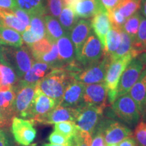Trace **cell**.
Instances as JSON below:
<instances>
[{
	"label": "cell",
	"instance_id": "1",
	"mask_svg": "<svg viewBox=\"0 0 146 146\" xmlns=\"http://www.w3.org/2000/svg\"><path fill=\"white\" fill-rule=\"evenodd\" d=\"M72 79V74L65 68H56L42 78L37 83V87L59 104L66 88Z\"/></svg>",
	"mask_w": 146,
	"mask_h": 146
},
{
	"label": "cell",
	"instance_id": "2",
	"mask_svg": "<svg viewBox=\"0 0 146 146\" xmlns=\"http://www.w3.org/2000/svg\"><path fill=\"white\" fill-rule=\"evenodd\" d=\"M29 50L25 47H0V62L13 69L21 78L31 68L34 61Z\"/></svg>",
	"mask_w": 146,
	"mask_h": 146
},
{
	"label": "cell",
	"instance_id": "3",
	"mask_svg": "<svg viewBox=\"0 0 146 146\" xmlns=\"http://www.w3.org/2000/svg\"><path fill=\"white\" fill-rule=\"evenodd\" d=\"M138 56V53L134 50L123 57L111 62L108 68L104 81L107 90L108 101L110 104H112L116 99L118 83L124 70L131 60Z\"/></svg>",
	"mask_w": 146,
	"mask_h": 146
},
{
	"label": "cell",
	"instance_id": "4",
	"mask_svg": "<svg viewBox=\"0 0 146 146\" xmlns=\"http://www.w3.org/2000/svg\"><path fill=\"white\" fill-rule=\"evenodd\" d=\"M115 116L131 127H135L141 119L137 106L129 94L116 98L111 104Z\"/></svg>",
	"mask_w": 146,
	"mask_h": 146
},
{
	"label": "cell",
	"instance_id": "5",
	"mask_svg": "<svg viewBox=\"0 0 146 146\" xmlns=\"http://www.w3.org/2000/svg\"><path fill=\"white\" fill-rule=\"evenodd\" d=\"M104 48L100 40L91 32L87 37L76 61L82 70L91 65L96 64L103 58Z\"/></svg>",
	"mask_w": 146,
	"mask_h": 146
},
{
	"label": "cell",
	"instance_id": "6",
	"mask_svg": "<svg viewBox=\"0 0 146 146\" xmlns=\"http://www.w3.org/2000/svg\"><path fill=\"white\" fill-rule=\"evenodd\" d=\"M97 127L102 132L106 146L118 144L125 139L133 136V132L130 128L110 118L102 119Z\"/></svg>",
	"mask_w": 146,
	"mask_h": 146
},
{
	"label": "cell",
	"instance_id": "7",
	"mask_svg": "<svg viewBox=\"0 0 146 146\" xmlns=\"http://www.w3.org/2000/svg\"><path fill=\"white\" fill-rule=\"evenodd\" d=\"M110 63V56L104 54L103 58L99 62L83 68L79 72L73 75V78L85 85L103 83L105 81L108 68Z\"/></svg>",
	"mask_w": 146,
	"mask_h": 146
},
{
	"label": "cell",
	"instance_id": "8",
	"mask_svg": "<svg viewBox=\"0 0 146 146\" xmlns=\"http://www.w3.org/2000/svg\"><path fill=\"white\" fill-rule=\"evenodd\" d=\"M76 108L78 113L74 123L80 131H86L91 135L102 120L104 111L84 104Z\"/></svg>",
	"mask_w": 146,
	"mask_h": 146
},
{
	"label": "cell",
	"instance_id": "9",
	"mask_svg": "<svg viewBox=\"0 0 146 146\" xmlns=\"http://www.w3.org/2000/svg\"><path fill=\"white\" fill-rule=\"evenodd\" d=\"M145 68V65L139 58H135L131 60L120 78L116 98L129 92Z\"/></svg>",
	"mask_w": 146,
	"mask_h": 146
},
{
	"label": "cell",
	"instance_id": "10",
	"mask_svg": "<svg viewBox=\"0 0 146 146\" xmlns=\"http://www.w3.org/2000/svg\"><path fill=\"white\" fill-rule=\"evenodd\" d=\"M58 105L56 100L43 94L37 87L35 89V96L29 108L27 118L32 122L46 115Z\"/></svg>",
	"mask_w": 146,
	"mask_h": 146
},
{
	"label": "cell",
	"instance_id": "11",
	"mask_svg": "<svg viewBox=\"0 0 146 146\" xmlns=\"http://www.w3.org/2000/svg\"><path fill=\"white\" fill-rule=\"evenodd\" d=\"M12 133L20 145L29 146L36 137V131L31 120L14 116L12 118Z\"/></svg>",
	"mask_w": 146,
	"mask_h": 146
},
{
	"label": "cell",
	"instance_id": "12",
	"mask_svg": "<svg viewBox=\"0 0 146 146\" xmlns=\"http://www.w3.org/2000/svg\"><path fill=\"white\" fill-rule=\"evenodd\" d=\"M107 90L105 83H100L85 85L83 104L104 110L107 105Z\"/></svg>",
	"mask_w": 146,
	"mask_h": 146
},
{
	"label": "cell",
	"instance_id": "13",
	"mask_svg": "<svg viewBox=\"0 0 146 146\" xmlns=\"http://www.w3.org/2000/svg\"><path fill=\"white\" fill-rule=\"evenodd\" d=\"M36 85L37 83L14 89L16 92L14 111L15 115L20 116V118H27V114L35 96Z\"/></svg>",
	"mask_w": 146,
	"mask_h": 146
},
{
	"label": "cell",
	"instance_id": "14",
	"mask_svg": "<svg viewBox=\"0 0 146 146\" xmlns=\"http://www.w3.org/2000/svg\"><path fill=\"white\" fill-rule=\"evenodd\" d=\"M77 113V108L64 107L58 105L46 115L36 119L35 122L44 125H55L64 121L75 122Z\"/></svg>",
	"mask_w": 146,
	"mask_h": 146
},
{
	"label": "cell",
	"instance_id": "15",
	"mask_svg": "<svg viewBox=\"0 0 146 146\" xmlns=\"http://www.w3.org/2000/svg\"><path fill=\"white\" fill-rule=\"evenodd\" d=\"M85 84L72 79L66 88L60 106L64 107L76 108L83 104Z\"/></svg>",
	"mask_w": 146,
	"mask_h": 146
},
{
	"label": "cell",
	"instance_id": "16",
	"mask_svg": "<svg viewBox=\"0 0 146 146\" xmlns=\"http://www.w3.org/2000/svg\"><path fill=\"white\" fill-rule=\"evenodd\" d=\"M134 100L141 114V118L146 120V67L139 77L128 93Z\"/></svg>",
	"mask_w": 146,
	"mask_h": 146
},
{
	"label": "cell",
	"instance_id": "17",
	"mask_svg": "<svg viewBox=\"0 0 146 146\" xmlns=\"http://www.w3.org/2000/svg\"><path fill=\"white\" fill-rule=\"evenodd\" d=\"M59 60L63 67L77 62L74 46L71 41L70 33H66L56 41Z\"/></svg>",
	"mask_w": 146,
	"mask_h": 146
},
{
	"label": "cell",
	"instance_id": "18",
	"mask_svg": "<svg viewBox=\"0 0 146 146\" xmlns=\"http://www.w3.org/2000/svg\"><path fill=\"white\" fill-rule=\"evenodd\" d=\"M91 30L90 21L81 19L76 23L70 31V36L75 49L76 59L80 55L84 43L91 33Z\"/></svg>",
	"mask_w": 146,
	"mask_h": 146
},
{
	"label": "cell",
	"instance_id": "19",
	"mask_svg": "<svg viewBox=\"0 0 146 146\" xmlns=\"http://www.w3.org/2000/svg\"><path fill=\"white\" fill-rule=\"evenodd\" d=\"M90 23L91 28L93 29L95 35L100 40L104 48L105 45L106 36L112 27L108 13L106 10L100 11L93 16Z\"/></svg>",
	"mask_w": 146,
	"mask_h": 146
},
{
	"label": "cell",
	"instance_id": "20",
	"mask_svg": "<svg viewBox=\"0 0 146 146\" xmlns=\"http://www.w3.org/2000/svg\"><path fill=\"white\" fill-rule=\"evenodd\" d=\"M72 8L78 18H82L93 17L98 12L106 10L100 0H80Z\"/></svg>",
	"mask_w": 146,
	"mask_h": 146
},
{
	"label": "cell",
	"instance_id": "21",
	"mask_svg": "<svg viewBox=\"0 0 146 146\" xmlns=\"http://www.w3.org/2000/svg\"><path fill=\"white\" fill-rule=\"evenodd\" d=\"M44 21L45 30H46L45 37L51 43H56V41L60 38H61L66 33H67L64 30L59 21L52 16L45 15Z\"/></svg>",
	"mask_w": 146,
	"mask_h": 146
},
{
	"label": "cell",
	"instance_id": "22",
	"mask_svg": "<svg viewBox=\"0 0 146 146\" xmlns=\"http://www.w3.org/2000/svg\"><path fill=\"white\" fill-rule=\"evenodd\" d=\"M22 45L23 38L21 33L0 23V45L20 47Z\"/></svg>",
	"mask_w": 146,
	"mask_h": 146
},
{
	"label": "cell",
	"instance_id": "23",
	"mask_svg": "<svg viewBox=\"0 0 146 146\" xmlns=\"http://www.w3.org/2000/svg\"><path fill=\"white\" fill-rule=\"evenodd\" d=\"M16 92L13 88L0 91V109L6 116L12 119L15 115L14 101Z\"/></svg>",
	"mask_w": 146,
	"mask_h": 146
},
{
	"label": "cell",
	"instance_id": "24",
	"mask_svg": "<svg viewBox=\"0 0 146 146\" xmlns=\"http://www.w3.org/2000/svg\"><path fill=\"white\" fill-rule=\"evenodd\" d=\"M121 29L112 27L107 33L104 47V53L106 56H112L117 50L121 41Z\"/></svg>",
	"mask_w": 146,
	"mask_h": 146
},
{
	"label": "cell",
	"instance_id": "25",
	"mask_svg": "<svg viewBox=\"0 0 146 146\" xmlns=\"http://www.w3.org/2000/svg\"><path fill=\"white\" fill-rule=\"evenodd\" d=\"M0 23L3 26L14 29L20 33H23L27 29L12 11L5 9L0 8Z\"/></svg>",
	"mask_w": 146,
	"mask_h": 146
},
{
	"label": "cell",
	"instance_id": "26",
	"mask_svg": "<svg viewBox=\"0 0 146 146\" xmlns=\"http://www.w3.org/2000/svg\"><path fill=\"white\" fill-rule=\"evenodd\" d=\"M16 5L30 15L41 14L45 15V8L43 0H15Z\"/></svg>",
	"mask_w": 146,
	"mask_h": 146
},
{
	"label": "cell",
	"instance_id": "27",
	"mask_svg": "<svg viewBox=\"0 0 146 146\" xmlns=\"http://www.w3.org/2000/svg\"><path fill=\"white\" fill-rule=\"evenodd\" d=\"M0 80L1 90L14 88L17 85L18 76L13 69L3 64H0Z\"/></svg>",
	"mask_w": 146,
	"mask_h": 146
},
{
	"label": "cell",
	"instance_id": "28",
	"mask_svg": "<svg viewBox=\"0 0 146 146\" xmlns=\"http://www.w3.org/2000/svg\"><path fill=\"white\" fill-rule=\"evenodd\" d=\"M134 51L133 49V41L129 35L126 33L121 29V41L117 50L112 56H110L111 62L123 57L126 55Z\"/></svg>",
	"mask_w": 146,
	"mask_h": 146
},
{
	"label": "cell",
	"instance_id": "29",
	"mask_svg": "<svg viewBox=\"0 0 146 146\" xmlns=\"http://www.w3.org/2000/svg\"><path fill=\"white\" fill-rule=\"evenodd\" d=\"M58 18L60 25L67 33L70 32L78 22V16L74 13L73 9L68 6H64Z\"/></svg>",
	"mask_w": 146,
	"mask_h": 146
},
{
	"label": "cell",
	"instance_id": "30",
	"mask_svg": "<svg viewBox=\"0 0 146 146\" xmlns=\"http://www.w3.org/2000/svg\"><path fill=\"white\" fill-rule=\"evenodd\" d=\"M133 49L139 55L146 51V18L141 16L137 36L133 41Z\"/></svg>",
	"mask_w": 146,
	"mask_h": 146
},
{
	"label": "cell",
	"instance_id": "31",
	"mask_svg": "<svg viewBox=\"0 0 146 146\" xmlns=\"http://www.w3.org/2000/svg\"><path fill=\"white\" fill-rule=\"evenodd\" d=\"M141 15L139 12H136L133 16H130L126 20L122 30L126 33L129 35L130 37L134 41L137 34L139 27L140 21H141Z\"/></svg>",
	"mask_w": 146,
	"mask_h": 146
},
{
	"label": "cell",
	"instance_id": "32",
	"mask_svg": "<svg viewBox=\"0 0 146 146\" xmlns=\"http://www.w3.org/2000/svg\"><path fill=\"white\" fill-rule=\"evenodd\" d=\"M141 0H122L116 9L126 19L137 12Z\"/></svg>",
	"mask_w": 146,
	"mask_h": 146
},
{
	"label": "cell",
	"instance_id": "33",
	"mask_svg": "<svg viewBox=\"0 0 146 146\" xmlns=\"http://www.w3.org/2000/svg\"><path fill=\"white\" fill-rule=\"evenodd\" d=\"M44 16L41 14L30 15L31 23L29 29L41 39L45 37L46 35Z\"/></svg>",
	"mask_w": 146,
	"mask_h": 146
},
{
	"label": "cell",
	"instance_id": "34",
	"mask_svg": "<svg viewBox=\"0 0 146 146\" xmlns=\"http://www.w3.org/2000/svg\"><path fill=\"white\" fill-rule=\"evenodd\" d=\"M53 43H51L46 37H44L32 45L30 48L34 59L36 61L41 56L50 52L52 49Z\"/></svg>",
	"mask_w": 146,
	"mask_h": 146
},
{
	"label": "cell",
	"instance_id": "35",
	"mask_svg": "<svg viewBox=\"0 0 146 146\" xmlns=\"http://www.w3.org/2000/svg\"><path fill=\"white\" fill-rule=\"evenodd\" d=\"M54 131H58L68 137H74L79 131L73 121H64L55 124Z\"/></svg>",
	"mask_w": 146,
	"mask_h": 146
},
{
	"label": "cell",
	"instance_id": "36",
	"mask_svg": "<svg viewBox=\"0 0 146 146\" xmlns=\"http://www.w3.org/2000/svg\"><path fill=\"white\" fill-rule=\"evenodd\" d=\"M133 137L139 146H146V123L139 122L135 128Z\"/></svg>",
	"mask_w": 146,
	"mask_h": 146
},
{
	"label": "cell",
	"instance_id": "37",
	"mask_svg": "<svg viewBox=\"0 0 146 146\" xmlns=\"http://www.w3.org/2000/svg\"><path fill=\"white\" fill-rule=\"evenodd\" d=\"M110 21L112 24V27H114L118 29L123 28L124 24L126 21V18L120 14L117 9H114L111 12H108Z\"/></svg>",
	"mask_w": 146,
	"mask_h": 146
},
{
	"label": "cell",
	"instance_id": "38",
	"mask_svg": "<svg viewBox=\"0 0 146 146\" xmlns=\"http://www.w3.org/2000/svg\"><path fill=\"white\" fill-rule=\"evenodd\" d=\"M92 135L86 131H78L74 137L76 146H91Z\"/></svg>",
	"mask_w": 146,
	"mask_h": 146
},
{
	"label": "cell",
	"instance_id": "39",
	"mask_svg": "<svg viewBox=\"0 0 146 146\" xmlns=\"http://www.w3.org/2000/svg\"><path fill=\"white\" fill-rule=\"evenodd\" d=\"M50 12L53 17L58 18L63 9L62 0H47Z\"/></svg>",
	"mask_w": 146,
	"mask_h": 146
},
{
	"label": "cell",
	"instance_id": "40",
	"mask_svg": "<svg viewBox=\"0 0 146 146\" xmlns=\"http://www.w3.org/2000/svg\"><path fill=\"white\" fill-rule=\"evenodd\" d=\"M91 146H106L104 135L99 128L96 127L91 135Z\"/></svg>",
	"mask_w": 146,
	"mask_h": 146
},
{
	"label": "cell",
	"instance_id": "41",
	"mask_svg": "<svg viewBox=\"0 0 146 146\" xmlns=\"http://www.w3.org/2000/svg\"><path fill=\"white\" fill-rule=\"evenodd\" d=\"M22 35V38H23V41L26 43L27 45H28L29 47L31 46L32 45H33L34 43H35L36 42L39 41L40 39H41V38L39 37L37 35H36L35 34H34L30 29H27L25 31H24Z\"/></svg>",
	"mask_w": 146,
	"mask_h": 146
},
{
	"label": "cell",
	"instance_id": "42",
	"mask_svg": "<svg viewBox=\"0 0 146 146\" xmlns=\"http://www.w3.org/2000/svg\"><path fill=\"white\" fill-rule=\"evenodd\" d=\"M12 12H13V13L16 15V17H17L18 19L26 26L27 29L29 28V27H30L31 20L30 16H29V14H27L26 12L21 10V9L18 8V7H16L15 9H14Z\"/></svg>",
	"mask_w": 146,
	"mask_h": 146
},
{
	"label": "cell",
	"instance_id": "43",
	"mask_svg": "<svg viewBox=\"0 0 146 146\" xmlns=\"http://www.w3.org/2000/svg\"><path fill=\"white\" fill-rule=\"evenodd\" d=\"M102 4L108 12L116 9L122 0H100Z\"/></svg>",
	"mask_w": 146,
	"mask_h": 146
},
{
	"label": "cell",
	"instance_id": "44",
	"mask_svg": "<svg viewBox=\"0 0 146 146\" xmlns=\"http://www.w3.org/2000/svg\"><path fill=\"white\" fill-rule=\"evenodd\" d=\"M16 7L15 0H0V8L12 11Z\"/></svg>",
	"mask_w": 146,
	"mask_h": 146
},
{
	"label": "cell",
	"instance_id": "45",
	"mask_svg": "<svg viewBox=\"0 0 146 146\" xmlns=\"http://www.w3.org/2000/svg\"><path fill=\"white\" fill-rule=\"evenodd\" d=\"M118 146H139L138 144L133 136L125 139L123 141L119 143Z\"/></svg>",
	"mask_w": 146,
	"mask_h": 146
},
{
	"label": "cell",
	"instance_id": "46",
	"mask_svg": "<svg viewBox=\"0 0 146 146\" xmlns=\"http://www.w3.org/2000/svg\"><path fill=\"white\" fill-rule=\"evenodd\" d=\"M11 120L12 119H10L8 116H5L4 113L0 109V128L8 127V126L10 125Z\"/></svg>",
	"mask_w": 146,
	"mask_h": 146
},
{
	"label": "cell",
	"instance_id": "47",
	"mask_svg": "<svg viewBox=\"0 0 146 146\" xmlns=\"http://www.w3.org/2000/svg\"><path fill=\"white\" fill-rule=\"evenodd\" d=\"M0 146H11L5 131L0 129Z\"/></svg>",
	"mask_w": 146,
	"mask_h": 146
},
{
	"label": "cell",
	"instance_id": "48",
	"mask_svg": "<svg viewBox=\"0 0 146 146\" xmlns=\"http://www.w3.org/2000/svg\"><path fill=\"white\" fill-rule=\"evenodd\" d=\"M78 1H80V0H62L63 5L72 8Z\"/></svg>",
	"mask_w": 146,
	"mask_h": 146
},
{
	"label": "cell",
	"instance_id": "49",
	"mask_svg": "<svg viewBox=\"0 0 146 146\" xmlns=\"http://www.w3.org/2000/svg\"><path fill=\"white\" fill-rule=\"evenodd\" d=\"M140 9H141V12L143 14V16L146 18V0H141Z\"/></svg>",
	"mask_w": 146,
	"mask_h": 146
},
{
	"label": "cell",
	"instance_id": "50",
	"mask_svg": "<svg viewBox=\"0 0 146 146\" xmlns=\"http://www.w3.org/2000/svg\"><path fill=\"white\" fill-rule=\"evenodd\" d=\"M137 58H139L141 61L143 62V64L145 65V66L146 67V51L145 52H143L140 54L139 56L137 57Z\"/></svg>",
	"mask_w": 146,
	"mask_h": 146
},
{
	"label": "cell",
	"instance_id": "51",
	"mask_svg": "<svg viewBox=\"0 0 146 146\" xmlns=\"http://www.w3.org/2000/svg\"><path fill=\"white\" fill-rule=\"evenodd\" d=\"M42 146H68L65 145H57V144H52V143H45Z\"/></svg>",
	"mask_w": 146,
	"mask_h": 146
},
{
	"label": "cell",
	"instance_id": "52",
	"mask_svg": "<svg viewBox=\"0 0 146 146\" xmlns=\"http://www.w3.org/2000/svg\"><path fill=\"white\" fill-rule=\"evenodd\" d=\"M107 146H118V145H117V144H112V145H109Z\"/></svg>",
	"mask_w": 146,
	"mask_h": 146
}]
</instances>
